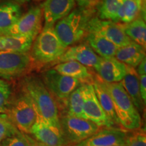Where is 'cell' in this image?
<instances>
[{
    "label": "cell",
    "mask_w": 146,
    "mask_h": 146,
    "mask_svg": "<svg viewBox=\"0 0 146 146\" xmlns=\"http://www.w3.org/2000/svg\"><path fill=\"white\" fill-rule=\"evenodd\" d=\"M90 16L80 9L74 10L56 23L54 26L55 31L66 46L78 43L87 34Z\"/></svg>",
    "instance_id": "obj_4"
},
{
    "label": "cell",
    "mask_w": 146,
    "mask_h": 146,
    "mask_svg": "<svg viewBox=\"0 0 146 146\" xmlns=\"http://www.w3.org/2000/svg\"><path fill=\"white\" fill-rule=\"evenodd\" d=\"M83 110L85 119L93 122L100 128H112L97 98L92 83L83 85Z\"/></svg>",
    "instance_id": "obj_11"
},
{
    "label": "cell",
    "mask_w": 146,
    "mask_h": 146,
    "mask_svg": "<svg viewBox=\"0 0 146 146\" xmlns=\"http://www.w3.org/2000/svg\"><path fill=\"white\" fill-rule=\"evenodd\" d=\"M119 83L131 98L139 113H143L145 110V106L144 105L140 96L139 75L135 68L128 66L127 74Z\"/></svg>",
    "instance_id": "obj_17"
},
{
    "label": "cell",
    "mask_w": 146,
    "mask_h": 146,
    "mask_svg": "<svg viewBox=\"0 0 146 146\" xmlns=\"http://www.w3.org/2000/svg\"><path fill=\"white\" fill-rule=\"evenodd\" d=\"M6 114H0V146L5 139L19 133Z\"/></svg>",
    "instance_id": "obj_28"
},
{
    "label": "cell",
    "mask_w": 146,
    "mask_h": 146,
    "mask_svg": "<svg viewBox=\"0 0 146 146\" xmlns=\"http://www.w3.org/2000/svg\"><path fill=\"white\" fill-rule=\"evenodd\" d=\"M12 98V89L8 82L0 78V114H6Z\"/></svg>",
    "instance_id": "obj_29"
},
{
    "label": "cell",
    "mask_w": 146,
    "mask_h": 146,
    "mask_svg": "<svg viewBox=\"0 0 146 146\" xmlns=\"http://www.w3.org/2000/svg\"><path fill=\"white\" fill-rule=\"evenodd\" d=\"M80 10L91 15L95 11L98 10L102 0H74Z\"/></svg>",
    "instance_id": "obj_32"
},
{
    "label": "cell",
    "mask_w": 146,
    "mask_h": 146,
    "mask_svg": "<svg viewBox=\"0 0 146 146\" xmlns=\"http://www.w3.org/2000/svg\"><path fill=\"white\" fill-rule=\"evenodd\" d=\"M74 5V0H45L42 5L45 26H54L72 12Z\"/></svg>",
    "instance_id": "obj_15"
},
{
    "label": "cell",
    "mask_w": 146,
    "mask_h": 146,
    "mask_svg": "<svg viewBox=\"0 0 146 146\" xmlns=\"http://www.w3.org/2000/svg\"><path fill=\"white\" fill-rule=\"evenodd\" d=\"M53 69L63 75L77 79L82 83H92L94 81L88 68L78 62L68 61L60 63Z\"/></svg>",
    "instance_id": "obj_21"
},
{
    "label": "cell",
    "mask_w": 146,
    "mask_h": 146,
    "mask_svg": "<svg viewBox=\"0 0 146 146\" xmlns=\"http://www.w3.org/2000/svg\"><path fill=\"white\" fill-rule=\"evenodd\" d=\"M83 85L84 83H82L79 87L71 93L66 105L67 107V114L85 119L83 110Z\"/></svg>",
    "instance_id": "obj_26"
},
{
    "label": "cell",
    "mask_w": 146,
    "mask_h": 146,
    "mask_svg": "<svg viewBox=\"0 0 146 146\" xmlns=\"http://www.w3.org/2000/svg\"><path fill=\"white\" fill-rule=\"evenodd\" d=\"M6 114L20 132L31 134L37 114L31 100L23 91L11 98Z\"/></svg>",
    "instance_id": "obj_5"
},
{
    "label": "cell",
    "mask_w": 146,
    "mask_h": 146,
    "mask_svg": "<svg viewBox=\"0 0 146 146\" xmlns=\"http://www.w3.org/2000/svg\"><path fill=\"white\" fill-rule=\"evenodd\" d=\"M33 42L31 57L40 64L59 60L68 48L58 37L54 26H44Z\"/></svg>",
    "instance_id": "obj_3"
},
{
    "label": "cell",
    "mask_w": 146,
    "mask_h": 146,
    "mask_svg": "<svg viewBox=\"0 0 146 146\" xmlns=\"http://www.w3.org/2000/svg\"><path fill=\"white\" fill-rule=\"evenodd\" d=\"M92 85L94 86L97 98L100 102L102 108L103 109L104 112L106 115L111 127L121 129L122 127H120V124L118 123V118L116 117V113H115L112 98L108 92L102 85L99 76L98 75L96 76V77L94 78Z\"/></svg>",
    "instance_id": "obj_18"
},
{
    "label": "cell",
    "mask_w": 146,
    "mask_h": 146,
    "mask_svg": "<svg viewBox=\"0 0 146 146\" xmlns=\"http://www.w3.org/2000/svg\"><path fill=\"white\" fill-rule=\"evenodd\" d=\"M100 58L88 44L82 43L68 47L64 54L59 59V62L62 63L76 61L86 67L95 68L99 62Z\"/></svg>",
    "instance_id": "obj_16"
},
{
    "label": "cell",
    "mask_w": 146,
    "mask_h": 146,
    "mask_svg": "<svg viewBox=\"0 0 146 146\" xmlns=\"http://www.w3.org/2000/svg\"><path fill=\"white\" fill-rule=\"evenodd\" d=\"M1 146H29V144L26 134L19 132L5 139Z\"/></svg>",
    "instance_id": "obj_31"
},
{
    "label": "cell",
    "mask_w": 146,
    "mask_h": 146,
    "mask_svg": "<svg viewBox=\"0 0 146 146\" xmlns=\"http://www.w3.org/2000/svg\"><path fill=\"white\" fill-rule=\"evenodd\" d=\"M140 14L145 19V2L142 0H124L118 10L116 23H129L137 18Z\"/></svg>",
    "instance_id": "obj_23"
},
{
    "label": "cell",
    "mask_w": 146,
    "mask_h": 146,
    "mask_svg": "<svg viewBox=\"0 0 146 146\" xmlns=\"http://www.w3.org/2000/svg\"><path fill=\"white\" fill-rule=\"evenodd\" d=\"M35 1H41V0H35Z\"/></svg>",
    "instance_id": "obj_37"
},
{
    "label": "cell",
    "mask_w": 146,
    "mask_h": 146,
    "mask_svg": "<svg viewBox=\"0 0 146 146\" xmlns=\"http://www.w3.org/2000/svg\"><path fill=\"white\" fill-rule=\"evenodd\" d=\"M98 76L106 83H119L127 72L128 66L115 58H100L99 62L94 68Z\"/></svg>",
    "instance_id": "obj_14"
},
{
    "label": "cell",
    "mask_w": 146,
    "mask_h": 146,
    "mask_svg": "<svg viewBox=\"0 0 146 146\" xmlns=\"http://www.w3.org/2000/svg\"><path fill=\"white\" fill-rule=\"evenodd\" d=\"M100 80L112 98L115 113L120 127L127 131L141 129V114L135 107L131 98L120 83H106L100 78Z\"/></svg>",
    "instance_id": "obj_2"
},
{
    "label": "cell",
    "mask_w": 146,
    "mask_h": 146,
    "mask_svg": "<svg viewBox=\"0 0 146 146\" xmlns=\"http://www.w3.org/2000/svg\"><path fill=\"white\" fill-rule=\"evenodd\" d=\"M87 32L97 33L118 47L127 45L132 41L125 33L119 24L110 21H103L97 17L89 19Z\"/></svg>",
    "instance_id": "obj_10"
},
{
    "label": "cell",
    "mask_w": 146,
    "mask_h": 146,
    "mask_svg": "<svg viewBox=\"0 0 146 146\" xmlns=\"http://www.w3.org/2000/svg\"><path fill=\"white\" fill-rule=\"evenodd\" d=\"M114 58L128 66L135 68L145 58V49L131 41L129 44L118 47Z\"/></svg>",
    "instance_id": "obj_19"
},
{
    "label": "cell",
    "mask_w": 146,
    "mask_h": 146,
    "mask_svg": "<svg viewBox=\"0 0 146 146\" xmlns=\"http://www.w3.org/2000/svg\"><path fill=\"white\" fill-rule=\"evenodd\" d=\"M87 44L100 57L103 58H114L118 47L106 38L95 32H87L86 34Z\"/></svg>",
    "instance_id": "obj_22"
},
{
    "label": "cell",
    "mask_w": 146,
    "mask_h": 146,
    "mask_svg": "<svg viewBox=\"0 0 146 146\" xmlns=\"http://www.w3.org/2000/svg\"><path fill=\"white\" fill-rule=\"evenodd\" d=\"M30 135L46 146H66L61 130L50 125L39 116H36Z\"/></svg>",
    "instance_id": "obj_13"
},
{
    "label": "cell",
    "mask_w": 146,
    "mask_h": 146,
    "mask_svg": "<svg viewBox=\"0 0 146 146\" xmlns=\"http://www.w3.org/2000/svg\"><path fill=\"white\" fill-rule=\"evenodd\" d=\"M60 123L66 146H73L81 143L100 130V127L90 120L67 114L60 117Z\"/></svg>",
    "instance_id": "obj_6"
},
{
    "label": "cell",
    "mask_w": 146,
    "mask_h": 146,
    "mask_svg": "<svg viewBox=\"0 0 146 146\" xmlns=\"http://www.w3.org/2000/svg\"><path fill=\"white\" fill-rule=\"evenodd\" d=\"M34 39L22 36H0V52L29 53Z\"/></svg>",
    "instance_id": "obj_24"
},
{
    "label": "cell",
    "mask_w": 146,
    "mask_h": 146,
    "mask_svg": "<svg viewBox=\"0 0 146 146\" xmlns=\"http://www.w3.org/2000/svg\"><path fill=\"white\" fill-rule=\"evenodd\" d=\"M142 1H143V2H145V0H142Z\"/></svg>",
    "instance_id": "obj_38"
},
{
    "label": "cell",
    "mask_w": 146,
    "mask_h": 146,
    "mask_svg": "<svg viewBox=\"0 0 146 146\" xmlns=\"http://www.w3.org/2000/svg\"><path fill=\"white\" fill-rule=\"evenodd\" d=\"M123 1L124 0H102L98 8L100 19L116 23L118 10Z\"/></svg>",
    "instance_id": "obj_27"
},
{
    "label": "cell",
    "mask_w": 146,
    "mask_h": 146,
    "mask_svg": "<svg viewBox=\"0 0 146 146\" xmlns=\"http://www.w3.org/2000/svg\"><path fill=\"white\" fill-rule=\"evenodd\" d=\"M128 132L118 128H104L73 146H126Z\"/></svg>",
    "instance_id": "obj_12"
},
{
    "label": "cell",
    "mask_w": 146,
    "mask_h": 146,
    "mask_svg": "<svg viewBox=\"0 0 146 146\" xmlns=\"http://www.w3.org/2000/svg\"><path fill=\"white\" fill-rule=\"evenodd\" d=\"M42 6H33L14 24L4 35L32 38L35 40L41 31Z\"/></svg>",
    "instance_id": "obj_8"
},
{
    "label": "cell",
    "mask_w": 146,
    "mask_h": 146,
    "mask_svg": "<svg viewBox=\"0 0 146 146\" xmlns=\"http://www.w3.org/2000/svg\"><path fill=\"white\" fill-rule=\"evenodd\" d=\"M41 79L56 101L65 104L71 93L82 84L78 80L63 75L53 68L42 72Z\"/></svg>",
    "instance_id": "obj_7"
},
{
    "label": "cell",
    "mask_w": 146,
    "mask_h": 146,
    "mask_svg": "<svg viewBox=\"0 0 146 146\" xmlns=\"http://www.w3.org/2000/svg\"><path fill=\"white\" fill-rule=\"evenodd\" d=\"M126 146H146L145 131L137 129L128 132Z\"/></svg>",
    "instance_id": "obj_30"
},
{
    "label": "cell",
    "mask_w": 146,
    "mask_h": 146,
    "mask_svg": "<svg viewBox=\"0 0 146 146\" xmlns=\"http://www.w3.org/2000/svg\"><path fill=\"white\" fill-rule=\"evenodd\" d=\"M21 91L31 100L37 116L50 125L61 130L57 102L41 78L35 76L25 77L22 81Z\"/></svg>",
    "instance_id": "obj_1"
},
{
    "label": "cell",
    "mask_w": 146,
    "mask_h": 146,
    "mask_svg": "<svg viewBox=\"0 0 146 146\" xmlns=\"http://www.w3.org/2000/svg\"><path fill=\"white\" fill-rule=\"evenodd\" d=\"M32 58L29 53L0 52V77L21 76L30 67Z\"/></svg>",
    "instance_id": "obj_9"
},
{
    "label": "cell",
    "mask_w": 146,
    "mask_h": 146,
    "mask_svg": "<svg viewBox=\"0 0 146 146\" xmlns=\"http://www.w3.org/2000/svg\"><path fill=\"white\" fill-rule=\"evenodd\" d=\"M120 27L131 41L145 49L146 25L145 19L139 16L132 22L127 24L118 23Z\"/></svg>",
    "instance_id": "obj_25"
},
{
    "label": "cell",
    "mask_w": 146,
    "mask_h": 146,
    "mask_svg": "<svg viewBox=\"0 0 146 146\" xmlns=\"http://www.w3.org/2000/svg\"><path fill=\"white\" fill-rule=\"evenodd\" d=\"M10 1H14V2L18 3H25L28 2L29 0H8Z\"/></svg>",
    "instance_id": "obj_36"
},
{
    "label": "cell",
    "mask_w": 146,
    "mask_h": 146,
    "mask_svg": "<svg viewBox=\"0 0 146 146\" xmlns=\"http://www.w3.org/2000/svg\"><path fill=\"white\" fill-rule=\"evenodd\" d=\"M27 135V139H28L29 146H46L44 144L37 141L33 137L29 135Z\"/></svg>",
    "instance_id": "obj_35"
},
{
    "label": "cell",
    "mask_w": 146,
    "mask_h": 146,
    "mask_svg": "<svg viewBox=\"0 0 146 146\" xmlns=\"http://www.w3.org/2000/svg\"><path fill=\"white\" fill-rule=\"evenodd\" d=\"M137 67V68L136 72L139 76L146 74V58H144Z\"/></svg>",
    "instance_id": "obj_34"
},
{
    "label": "cell",
    "mask_w": 146,
    "mask_h": 146,
    "mask_svg": "<svg viewBox=\"0 0 146 146\" xmlns=\"http://www.w3.org/2000/svg\"><path fill=\"white\" fill-rule=\"evenodd\" d=\"M22 15L19 3L10 1L0 3V36L4 35Z\"/></svg>",
    "instance_id": "obj_20"
},
{
    "label": "cell",
    "mask_w": 146,
    "mask_h": 146,
    "mask_svg": "<svg viewBox=\"0 0 146 146\" xmlns=\"http://www.w3.org/2000/svg\"><path fill=\"white\" fill-rule=\"evenodd\" d=\"M139 92L141 100L144 105L146 104V74L140 75L139 77Z\"/></svg>",
    "instance_id": "obj_33"
}]
</instances>
